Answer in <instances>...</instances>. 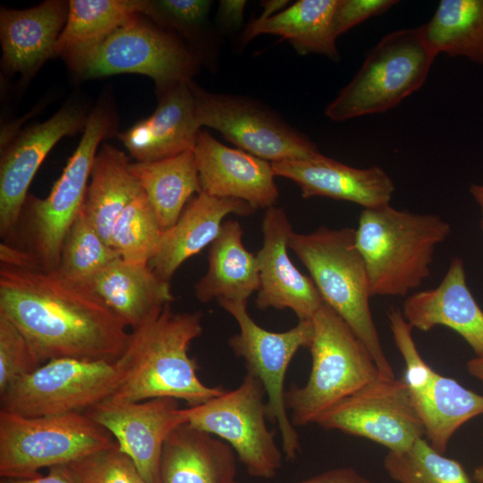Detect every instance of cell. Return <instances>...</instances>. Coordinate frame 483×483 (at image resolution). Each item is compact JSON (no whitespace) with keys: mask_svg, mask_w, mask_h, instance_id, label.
<instances>
[{"mask_svg":"<svg viewBox=\"0 0 483 483\" xmlns=\"http://www.w3.org/2000/svg\"><path fill=\"white\" fill-rule=\"evenodd\" d=\"M43 362L21 331L0 313V394Z\"/></svg>","mask_w":483,"mask_h":483,"instance_id":"obj_38","label":"cell"},{"mask_svg":"<svg viewBox=\"0 0 483 483\" xmlns=\"http://www.w3.org/2000/svg\"><path fill=\"white\" fill-rule=\"evenodd\" d=\"M89 286L132 330L145 325L174 299L170 282L157 276L148 265L121 257L100 270Z\"/></svg>","mask_w":483,"mask_h":483,"instance_id":"obj_24","label":"cell"},{"mask_svg":"<svg viewBox=\"0 0 483 483\" xmlns=\"http://www.w3.org/2000/svg\"><path fill=\"white\" fill-rule=\"evenodd\" d=\"M136 14L105 39L64 56L68 66L83 79L119 73L151 78L157 93L192 80L200 55L175 32Z\"/></svg>","mask_w":483,"mask_h":483,"instance_id":"obj_6","label":"cell"},{"mask_svg":"<svg viewBox=\"0 0 483 483\" xmlns=\"http://www.w3.org/2000/svg\"><path fill=\"white\" fill-rule=\"evenodd\" d=\"M193 153L203 191L243 200L256 210L274 207L279 192L270 162L229 148L202 130Z\"/></svg>","mask_w":483,"mask_h":483,"instance_id":"obj_18","label":"cell"},{"mask_svg":"<svg viewBox=\"0 0 483 483\" xmlns=\"http://www.w3.org/2000/svg\"><path fill=\"white\" fill-rule=\"evenodd\" d=\"M316 424L367 438L389 452L405 451L425 436L403 379L384 376L339 402Z\"/></svg>","mask_w":483,"mask_h":483,"instance_id":"obj_14","label":"cell"},{"mask_svg":"<svg viewBox=\"0 0 483 483\" xmlns=\"http://www.w3.org/2000/svg\"><path fill=\"white\" fill-rule=\"evenodd\" d=\"M190 81L158 93L148 118L118 134L136 162H153L193 150L200 126Z\"/></svg>","mask_w":483,"mask_h":483,"instance_id":"obj_21","label":"cell"},{"mask_svg":"<svg viewBox=\"0 0 483 483\" xmlns=\"http://www.w3.org/2000/svg\"><path fill=\"white\" fill-rule=\"evenodd\" d=\"M337 0H299L269 18L253 20L243 30L240 43L275 35L287 40L300 55H322L338 62L340 54L334 27Z\"/></svg>","mask_w":483,"mask_h":483,"instance_id":"obj_26","label":"cell"},{"mask_svg":"<svg viewBox=\"0 0 483 483\" xmlns=\"http://www.w3.org/2000/svg\"><path fill=\"white\" fill-rule=\"evenodd\" d=\"M148 0H70L66 23L55 55L65 56L97 44L136 14Z\"/></svg>","mask_w":483,"mask_h":483,"instance_id":"obj_32","label":"cell"},{"mask_svg":"<svg viewBox=\"0 0 483 483\" xmlns=\"http://www.w3.org/2000/svg\"><path fill=\"white\" fill-rule=\"evenodd\" d=\"M84 412L113 436L148 483H159L165 443L177 427L187 423L184 408L170 397L141 402L106 399Z\"/></svg>","mask_w":483,"mask_h":483,"instance_id":"obj_15","label":"cell"},{"mask_svg":"<svg viewBox=\"0 0 483 483\" xmlns=\"http://www.w3.org/2000/svg\"><path fill=\"white\" fill-rule=\"evenodd\" d=\"M265 395L260 381L247 372L233 390L184 411L190 426L227 443L250 476L271 479L282 465L283 452L267 426Z\"/></svg>","mask_w":483,"mask_h":483,"instance_id":"obj_13","label":"cell"},{"mask_svg":"<svg viewBox=\"0 0 483 483\" xmlns=\"http://www.w3.org/2000/svg\"><path fill=\"white\" fill-rule=\"evenodd\" d=\"M436 55L421 26L385 35L325 109L334 122L386 112L419 89Z\"/></svg>","mask_w":483,"mask_h":483,"instance_id":"obj_7","label":"cell"},{"mask_svg":"<svg viewBox=\"0 0 483 483\" xmlns=\"http://www.w3.org/2000/svg\"><path fill=\"white\" fill-rule=\"evenodd\" d=\"M0 260L1 264L16 268H41L38 259L30 250L12 247L6 242L0 245Z\"/></svg>","mask_w":483,"mask_h":483,"instance_id":"obj_42","label":"cell"},{"mask_svg":"<svg viewBox=\"0 0 483 483\" xmlns=\"http://www.w3.org/2000/svg\"><path fill=\"white\" fill-rule=\"evenodd\" d=\"M255 211L243 200L217 198L201 191L190 200L177 222L163 232L148 267L161 279L170 282L183 262L216 239L225 216H249Z\"/></svg>","mask_w":483,"mask_h":483,"instance_id":"obj_22","label":"cell"},{"mask_svg":"<svg viewBox=\"0 0 483 483\" xmlns=\"http://www.w3.org/2000/svg\"><path fill=\"white\" fill-rule=\"evenodd\" d=\"M236 483H238V482H236Z\"/></svg>","mask_w":483,"mask_h":483,"instance_id":"obj_49","label":"cell"},{"mask_svg":"<svg viewBox=\"0 0 483 483\" xmlns=\"http://www.w3.org/2000/svg\"><path fill=\"white\" fill-rule=\"evenodd\" d=\"M163 230L142 191L114 222L110 244L129 262L148 265L157 252Z\"/></svg>","mask_w":483,"mask_h":483,"instance_id":"obj_34","label":"cell"},{"mask_svg":"<svg viewBox=\"0 0 483 483\" xmlns=\"http://www.w3.org/2000/svg\"><path fill=\"white\" fill-rule=\"evenodd\" d=\"M0 483H76L65 466L49 469L47 475L40 473L30 478H1Z\"/></svg>","mask_w":483,"mask_h":483,"instance_id":"obj_44","label":"cell"},{"mask_svg":"<svg viewBox=\"0 0 483 483\" xmlns=\"http://www.w3.org/2000/svg\"><path fill=\"white\" fill-rule=\"evenodd\" d=\"M239 222L223 223L208 250V268L194 287L196 298L204 303L212 300L247 301L258 291L259 271L257 256L242 242Z\"/></svg>","mask_w":483,"mask_h":483,"instance_id":"obj_27","label":"cell"},{"mask_svg":"<svg viewBox=\"0 0 483 483\" xmlns=\"http://www.w3.org/2000/svg\"><path fill=\"white\" fill-rule=\"evenodd\" d=\"M288 246L308 269L324 303L363 343L380 373L395 377L373 320L369 280L355 229L320 226L309 233L293 232Z\"/></svg>","mask_w":483,"mask_h":483,"instance_id":"obj_4","label":"cell"},{"mask_svg":"<svg viewBox=\"0 0 483 483\" xmlns=\"http://www.w3.org/2000/svg\"><path fill=\"white\" fill-rule=\"evenodd\" d=\"M247 4L245 0H221L216 17L218 27L226 32L240 30L244 21Z\"/></svg>","mask_w":483,"mask_h":483,"instance_id":"obj_41","label":"cell"},{"mask_svg":"<svg viewBox=\"0 0 483 483\" xmlns=\"http://www.w3.org/2000/svg\"><path fill=\"white\" fill-rule=\"evenodd\" d=\"M114 119L106 104L88 116L83 135L61 176L45 199L28 197L30 250L42 269L56 270L64 240L81 211L100 142L114 132Z\"/></svg>","mask_w":483,"mask_h":483,"instance_id":"obj_10","label":"cell"},{"mask_svg":"<svg viewBox=\"0 0 483 483\" xmlns=\"http://www.w3.org/2000/svg\"><path fill=\"white\" fill-rule=\"evenodd\" d=\"M0 313L21 331L42 362L116 361L131 338L128 326L89 285L57 270L1 264Z\"/></svg>","mask_w":483,"mask_h":483,"instance_id":"obj_1","label":"cell"},{"mask_svg":"<svg viewBox=\"0 0 483 483\" xmlns=\"http://www.w3.org/2000/svg\"><path fill=\"white\" fill-rule=\"evenodd\" d=\"M190 87L199 126L219 131L239 149L270 163L309 159L320 154L307 135L262 102L210 92L192 80Z\"/></svg>","mask_w":483,"mask_h":483,"instance_id":"obj_12","label":"cell"},{"mask_svg":"<svg viewBox=\"0 0 483 483\" xmlns=\"http://www.w3.org/2000/svg\"><path fill=\"white\" fill-rule=\"evenodd\" d=\"M212 4L209 0H148L143 16L151 18L164 30H175L188 41L197 42L207 25Z\"/></svg>","mask_w":483,"mask_h":483,"instance_id":"obj_37","label":"cell"},{"mask_svg":"<svg viewBox=\"0 0 483 483\" xmlns=\"http://www.w3.org/2000/svg\"><path fill=\"white\" fill-rule=\"evenodd\" d=\"M387 317L394 342L405 362L402 379L411 397L416 396L430 386L436 372L419 354L411 334L413 328L404 318L402 310L391 307Z\"/></svg>","mask_w":483,"mask_h":483,"instance_id":"obj_39","label":"cell"},{"mask_svg":"<svg viewBox=\"0 0 483 483\" xmlns=\"http://www.w3.org/2000/svg\"><path fill=\"white\" fill-rule=\"evenodd\" d=\"M141 191L128 157L110 144L103 145L92 165L83 210L107 243L114 222Z\"/></svg>","mask_w":483,"mask_h":483,"instance_id":"obj_28","label":"cell"},{"mask_svg":"<svg viewBox=\"0 0 483 483\" xmlns=\"http://www.w3.org/2000/svg\"><path fill=\"white\" fill-rule=\"evenodd\" d=\"M312 323L309 379L303 386L285 391L294 426L316 423L339 402L383 376L367 347L329 306L324 303Z\"/></svg>","mask_w":483,"mask_h":483,"instance_id":"obj_5","label":"cell"},{"mask_svg":"<svg viewBox=\"0 0 483 483\" xmlns=\"http://www.w3.org/2000/svg\"><path fill=\"white\" fill-rule=\"evenodd\" d=\"M116 443L85 412L25 417L0 409V476L30 478Z\"/></svg>","mask_w":483,"mask_h":483,"instance_id":"obj_8","label":"cell"},{"mask_svg":"<svg viewBox=\"0 0 483 483\" xmlns=\"http://www.w3.org/2000/svg\"><path fill=\"white\" fill-rule=\"evenodd\" d=\"M87 120L79 106L67 105L5 145L0 160V233L4 239L15 234L29 186L45 157L62 138L84 129Z\"/></svg>","mask_w":483,"mask_h":483,"instance_id":"obj_16","label":"cell"},{"mask_svg":"<svg viewBox=\"0 0 483 483\" xmlns=\"http://www.w3.org/2000/svg\"><path fill=\"white\" fill-rule=\"evenodd\" d=\"M202 313L174 312L170 304L142 326L132 330L123 354L127 370L108 400L141 402L170 397L189 407L222 394L221 386H208L198 376L199 364L188 351L201 335Z\"/></svg>","mask_w":483,"mask_h":483,"instance_id":"obj_2","label":"cell"},{"mask_svg":"<svg viewBox=\"0 0 483 483\" xmlns=\"http://www.w3.org/2000/svg\"><path fill=\"white\" fill-rule=\"evenodd\" d=\"M468 372L483 381V357H474L467 362Z\"/></svg>","mask_w":483,"mask_h":483,"instance_id":"obj_47","label":"cell"},{"mask_svg":"<svg viewBox=\"0 0 483 483\" xmlns=\"http://www.w3.org/2000/svg\"><path fill=\"white\" fill-rule=\"evenodd\" d=\"M397 0H337L334 14V27L337 37L368 19L380 15Z\"/></svg>","mask_w":483,"mask_h":483,"instance_id":"obj_40","label":"cell"},{"mask_svg":"<svg viewBox=\"0 0 483 483\" xmlns=\"http://www.w3.org/2000/svg\"><path fill=\"white\" fill-rule=\"evenodd\" d=\"M69 2L47 0L24 10L1 8L2 63L12 72L30 76L55 55L66 23Z\"/></svg>","mask_w":483,"mask_h":483,"instance_id":"obj_23","label":"cell"},{"mask_svg":"<svg viewBox=\"0 0 483 483\" xmlns=\"http://www.w3.org/2000/svg\"><path fill=\"white\" fill-rule=\"evenodd\" d=\"M473 479L477 483H483V464L475 468L473 471Z\"/></svg>","mask_w":483,"mask_h":483,"instance_id":"obj_48","label":"cell"},{"mask_svg":"<svg viewBox=\"0 0 483 483\" xmlns=\"http://www.w3.org/2000/svg\"><path fill=\"white\" fill-rule=\"evenodd\" d=\"M469 191L471 197L473 198V199L478 204L480 209V213H481L480 225L483 230V182L471 183Z\"/></svg>","mask_w":483,"mask_h":483,"instance_id":"obj_46","label":"cell"},{"mask_svg":"<svg viewBox=\"0 0 483 483\" xmlns=\"http://www.w3.org/2000/svg\"><path fill=\"white\" fill-rule=\"evenodd\" d=\"M271 165L275 176L295 182L304 199L325 197L374 208L390 204L395 191L393 180L380 166L352 167L321 153Z\"/></svg>","mask_w":483,"mask_h":483,"instance_id":"obj_19","label":"cell"},{"mask_svg":"<svg viewBox=\"0 0 483 483\" xmlns=\"http://www.w3.org/2000/svg\"><path fill=\"white\" fill-rule=\"evenodd\" d=\"M261 231L262 246L256 255L260 282L257 307L261 310L289 309L299 321L311 320L324 301L310 276L302 274L288 255L293 231L284 209L267 208Z\"/></svg>","mask_w":483,"mask_h":483,"instance_id":"obj_17","label":"cell"},{"mask_svg":"<svg viewBox=\"0 0 483 483\" xmlns=\"http://www.w3.org/2000/svg\"><path fill=\"white\" fill-rule=\"evenodd\" d=\"M384 467L397 483H472L462 465L418 439L402 452H387Z\"/></svg>","mask_w":483,"mask_h":483,"instance_id":"obj_35","label":"cell"},{"mask_svg":"<svg viewBox=\"0 0 483 483\" xmlns=\"http://www.w3.org/2000/svg\"><path fill=\"white\" fill-rule=\"evenodd\" d=\"M239 326V333L228 340L233 352L242 358L247 372L262 384L267 418L277 425L282 452L291 461L301 450L299 433L285 404L284 380L288 366L301 348H309L314 333L311 320L299 321L284 332H271L259 326L247 311V301H219Z\"/></svg>","mask_w":483,"mask_h":483,"instance_id":"obj_11","label":"cell"},{"mask_svg":"<svg viewBox=\"0 0 483 483\" xmlns=\"http://www.w3.org/2000/svg\"><path fill=\"white\" fill-rule=\"evenodd\" d=\"M131 170L163 232L177 222L191 196L202 191L193 150L157 161L131 163Z\"/></svg>","mask_w":483,"mask_h":483,"instance_id":"obj_29","label":"cell"},{"mask_svg":"<svg viewBox=\"0 0 483 483\" xmlns=\"http://www.w3.org/2000/svg\"><path fill=\"white\" fill-rule=\"evenodd\" d=\"M64 466L76 483H148L116 444Z\"/></svg>","mask_w":483,"mask_h":483,"instance_id":"obj_36","label":"cell"},{"mask_svg":"<svg viewBox=\"0 0 483 483\" xmlns=\"http://www.w3.org/2000/svg\"><path fill=\"white\" fill-rule=\"evenodd\" d=\"M411 398L427 441L443 454L453 434L470 419L483 414V395L438 373L424 392Z\"/></svg>","mask_w":483,"mask_h":483,"instance_id":"obj_30","label":"cell"},{"mask_svg":"<svg viewBox=\"0 0 483 483\" xmlns=\"http://www.w3.org/2000/svg\"><path fill=\"white\" fill-rule=\"evenodd\" d=\"M126 370L123 355L116 361L50 360L2 393L1 409L25 417L84 412L108 399Z\"/></svg>","mask_w":483,"mask_h":483,"instance_id":"obj_9","label":"cell"},{"mask_svg":"<svg viewBox=\"0 0 483 483\" xmlns=\"http://www.w3.org/2000/svg\"><path fill=\"white\" fill-rule=\"evenodd\" d=\"M235 453L225 441L184 423L167 437L159 483H236Z\"/></svg>","mask_w":483,"mask_h":483,"instance_id":"obj_25","label":"cell"},{"mask_svg":"<svg viewBox=\"0 0 483 483\" xmlns=\"http://www.w3.org/2000/svg\"><path fill=\"white\" fill-rule=\"evenodd\" d=\"M402 313L413 329L428 332L443 326L455 331L476 357H483V310L468 287L460 257L452 259L436 287L408 296Z\"/></svg>","mask_w":483,"mask_h":483,"instance_id":"obj_20","label":"cell"},{"mask_svg":"<svg viewBox=\"0 0 483 483\" xmlns=\"http://www.w3.org/2000/svg\"><path fill=\"white\" fill-rule=\"evenodd\" d=\"M434 53L483 64V0H441L421 25Z\"/></svg>","mask_w":483,"mask_h":483,"instance_id":"obj_31","label":"cell"},{"mask_svg":"<svg viewBox=\"0 0 483 483\" xmlns=\"http://www.w3.org/2000/svg\"><path fill=\"white\" fill-rule=\"evenodd\" d=\"M288 0H267L260 2V5L263 7L262 13L258 16L260 18H269L278 13L282 12L289 5Z\"/></svg>","mask_w":483,"mask_h":483,"instance_id":"obj_45","label":"cell"},{"mask_svg":"<svg viewBox=\"0 0 483 483\" xmlns=\"http://www.w3.org/2000/svg\"><path fill=\"white\" fill-rule=\"evenodd\" d=\"M439 216L397 209L390 204L363 208L355 229L371 296H405L430 275L436 248L450 234Z\"/></svg>","mask_w":483,"mask_h":483,"instance_id":"obj_3","label":"cell"},{"mask_svg":"<svg viewBox=\"0 0 483 483\" xmlns=\"http://www.w3.org/2000/svg\"><path fill=\"white\" fill-rule=\"evenodd\" d=\"M295 483H372L352 468H338Z\"/></svg>","mask_w":483,"mask_h":483,"instance_id":"obj_43","label":"cell"},{"mask_svg":"<svg viewBox=\"0 0 483 483\" xmlns=\"http://www.w3.org/2000/svg\"><path fill=\"white\" fill-rule=\"evenodd\" d=\"M119 257L82 208L65 235L56 270L69 280L89 285L100 270Z\"/></svg>","mask_w":483,"mask_h":483,"instance_id":"obj_33","label":"cell"}]
</instances>
